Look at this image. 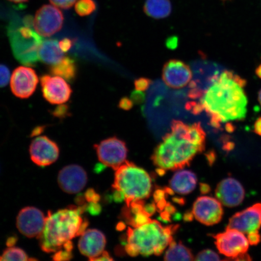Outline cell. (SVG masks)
Here are the masks:
<instances>
[{"label": "cell", "instance_id": "obj_32", "mask_svg": "<svg viewBox=\"0 0 261 261\" xmlns=\"http://www.w3.org/2000/svg\"><path fill=\"white\" fill-rule=\"evenodd\" d=\"M73 254L71 252L64 249V250H59L55 252L53 256L54 260H68L72 259Z\"/></svg>", "mask_w": 261, "mask_h": 261}, {"label": "cell", "instance_id": "obj_5", "mask_svg": "<svg viewBox=\"0 0 261 261\" xmlns=\"http://www.w3.org/2000/svg\"><path fill=\"white\" fill-rule=\"evenodd\" d=\"M34 19L27 16L21 22H12L8 29L10 44L15 58L22 64L34 66L37 63L38 50L43 39L36 32Z\"/></svg>", "mask_w": 261, "mask_h": 261}, {"label": "cell", "instance_id": "obj_4", "mask_svg": "<svg viewBox=\"0 0 261 261\" xmlns=\"http://www.w3.org/2000/svg\"><path fill=\"white\" fill-rule=\"evenodd\" d=\"M81 214L80 207L74 205L54 214L49 212L44 229L38 237L42 250L47 253L56 252L67 241L80 236L84 221Z\"/></svg>", "mask_w": 261, "mask_h": 261}, {"label": "cell", "instance_id": "obj_14", "mask_svg": "<svg viewBox=\"0 0 261 261\" xmlns=\"http://www.w3.org/2000/svg\"><path fill=\"white\" fill-rule=\"evenodd\" d=\"M29 152L32 162L39 166L44 167L57 161L60 149L53 140L46 136H40L33 140Z\"/></svg>", "mask_w": 261, "mask_h": 261}, {"label": "cell", "instance_id": "obj_47", "mask_svg": "<svg viewBox=\"0 0 261 261\" xmlns=\"http://www.w3.org/2000/svg\"><path fill=\"white\" fill-rule=\"evenodd\" d=\"M63 247L64 249L69 251V252H72L73 249V244L72 242H71V240L68 241L67 242L64 244Z\"/></svg>", "mask_w": 261, "mask_h": 261}, {"label": "cell", "instance_id": "obj_29", "mask_svg": "<svg viewBox=\"0 0 261 261\" xmlns=\"http://www.w3.org/2000/svg\"><path fill=\"white\" fill-rule=\"evenodd\" d=\"M185 109L194 115H198L204 110V107L201 102L198 103L195 101H190L186 103Z\"/></svg>", "mask_w": 261, "mask_h": 261}, {"label": "cell", "instance_id": "obj_54", "mask_svg": "<svg viewBox=\"0 0 261 261\" xmlns=\"http://www.w3.org/2000/svg\"><path fill=\"white\" fill-rule=\"evenodd\" d=\"M258 101L261 106V90L259 91V92L258 93Z\"/></svg>", "mask_w": 261, "mask_h": 261}, {"label": "cell", "instance_id": "obj_26", "mask_svg": "<svg viewBox=\"0 0 261 261\" xmlns=\"http://www.w3.org/2000/svg\"><path fill=\"white\" fill-rule=\"evenodd\" d=\"M75 11L81 16H89L96 9V5L93 0H78L75 5Z\"/></svg>", "mask_w": 261, "mask_h": 261}, {"label": "cell", "instance_id": "obj_1", "mask_svg": "<svg viewBox=\"0 0 261 261\" xmlns=\"http://www.w3.org/2000/svg\"><path fill=\"white\" fill-rule=\"evenodd\" d=\"M211 83L200 102L211 117L212 126L220 128L221 123L241 121L246 118L248 99L244 87L247 81L226 70L215 74Z\"/></svg>", "mask_w": 261, "mask_h": 261}, {"label": "cell", "instance_id": "obj_22", "mask_svg": "<svg viewBox=\"0 0 261 261\" xmlns=\"http://www.w3.org/2000/svg\"><path fill=\"white\" fill-rule=\"evenodd\" d=\"M50 71L55 76L63 77L69 82H73L77 76V64L74 59L65 57L60 63L52 65Z\"/></svg>", "mask_w": 261, "mask_h": 261}, {"label": "cell", "instance_id": "obj_34", "mask_svg": "<svg viewBox=\"0 0 261 261\" xmlns=\"http://www.w3.org/2000/svg\"><path fill=\"white\" fill-rule=\"evenodd\" d=\"M84 197L88 203H98L100 199V195L97 194L93 189H88L84 194Z\"/></svg>", "mask_w": 261, "mask_h": 261}, {"label": "cell", "instance_id": "obj_9", "mask_svg": "<svg viewBox=\"0 0 261 261\" xmlns=\"http://www.w3.org/2000/svg\"><path fill=\"white\" fill-rule=\"evenodd\" d=\"M64 24V15L56 6H42L36 12L34 27L42 37H51L61 31Z\"/></svg>", "mask_w": 261, "mask_h": 261}, {"label": "cell", "instance_id": "obj_30", "mask_svg": "<svg viewBox=\"0 0 261 261\" xmlns=\"http://www.w3.org/2000/svg\"><path fill=\"white\" fill-rule=\"evenodd\" d=\"M52 5L63 9H69L76 3L77 0H49Z\"/></svg>", "mask_w": 261, "mask_h": 261}, {"label": "cell", "instance_id": "obj_2", "mask_svg": "<svg viewBox=\"0 0 261 261\" xmlns=\"http://www.w3.org/2000/svg\"><path fill=\"white\" fill-rule=\"evenodd\" d=\"M205 137L200 122L189 125L180 120H173L171 132L156 147L152 161L164 172L184 169L204 151Z\"/></svg>", "mask_w": 261, "mask_h": 261}, {"label": "cell", "instance_id": "obj_6", "mask_svg": "<svg viewBox=\"0 0 261 261\" xmlns=\"http://www.w3.org/2000/svg\"><path fill=\"white\" fill-rule=\"evenodd\" d=\"M114 190L122 192L126 205L133 201L148 198L152 191V181L148 173L132 162L126 161L117 169L112 186Z\"/></svg>", "mask_w": 261, "mask_h": 261}, {"label": "cell", "instance_id": "obj_18", "mask_svg": "<svg viewBox=\"0 0 261 261\" xmlns=\"http://www.w3.org/2000/svg\"><path fill=\"white\" fill-rule=\"evenodd\" d=\"M215 195L217 200L225 206L234 207L242 203L245 190L243 185L236 179L227 178L218 184Z\"/></svg>", "mask_w": 261, "mask_h": 261}, {"label": "cell", "instance_id": "obj_35", "mask_svg": "<svg viewBox=\"0 0 261 261\" xmlns=\"http://www.w3.org/2000/svg\"><path fill=\"white\" fill-rule=\"evenodd\" d=\"M247 240L249 243L252 246H256L261 241V236L259 233V231H253L247 234Z\"/></svg>", "mask_w": 261, "mask_h": 261}, {"label": "cell", "instance_id": "obj_20", "mask_svg": "<svg viewBox=\"0 0 261 261\" xmlns=\"http://www.w3.org/2000/svg\"><path fill=\"white\" fill-rule=\"evenodd\" d=\"M197 184V176L190 171L181 170L173 176L169 185L176 193L187 195L193 191Z\"/></svg>", "mask_w": 261, "mask_h": 261}, {"label": "cell", "instance_id": "obj_27", "mask_svg": "<svg viewBox=\"0 0 261 261\" xmlns=\"http://www.w3.org/2000/svg\"><path fill=\"white\" fill-rule=\"evenodd\" d=\"M195 260H221L220 256L214 251L206 249L202 250L201 252L198 253L196 256Z\"/></svg>", "mask_w": 261, "mask_h": 261}, {"label": "cell", "instance_id": "obj_49", "mask_svg": "<svg viewBox=\"0 0 261 261\" xmlns=\"http://www.w3.org/2000/svg\"><path fill=\"white\" fill-rule=\"evenodd\" d=\"M43 127H37L35 128L32 134V136H38L40 135V134L43 132Z\"/></svg>", "mask_w": 261, "mask_h": 261}, {"label": "cell", "instance_id": "obj_28", "mask_svg": "<svg viewBox=\"0 0 261 261\" xmlns=\"http://www.w3.org/2000/svg\"><path fill=\"white\" fill-rule=\"evenodd\" d=\"M11 73L7 66L0 64V88L4 87L9 83Z\"/></svg>", "mask_w": 261, "mask_h": 261}, {"label": "cell", "instance_id": "obj_37", "mask_svg": "<svg viewBox=\"0 0 261 261\" xmlns=\"http://www.w3.org/2000/svg\"><path fill=\"white\" fill-rule=\"evenodd\" d=\"M134 103L132 99L127 97H124L120 99L119 107L120 109L129 111L133 109Z\"/></svg>", "mask_w": 261, "mask_h": 261}, {"label": "cell", "instance_id": "obj_38", "mask_svg": "<svg viewBox=\"0 0 261 261\" xmlns=\"http://www.w3.org/2000/svg\"><path fill=\"white\" fill-rule=\"evenodd\" d=\"M204 91L199 89L198 87L192 88L188 93V97L192 99H198L203 96Z\"/></svg>", "mask_w": 261, "mask_h": 261}, {"label": "cell", "instance_id": "obj_11", "mask_svg": "<svg viewBox=\"0 0 261 261\" xmlns=\"http://www.w3.org/2000/svg\"><path fill=\"white\" fill-rule=\"evenodd\" d=\"M46 217L42 212L34 207H26L20 211L16 218V227L23 236L38 237L45 226Z\"/></svg>", "mask_w": 261, "mask_h": 261}, {"label": "cell", "instance_id": "obj_13", "mask_svg": "<svg viewBox=\"0 0 261 261\" xmlns=\"http://www.w3.org/2000/svg\"><path fill=\"white\" fill-rule=\"evenodd\" d=\"M38 83V75L34 69L24 66L18 67L12 75L11 90L16 97L27 99L34 94Z\"/></svg>", "mask_w": 261, "mask_h": 261}, {"label": "cell", "instance_id": "obj_10", "mask_svg": "<svg viewBox=\"0 0 261 261\" xmlns=\"http://www.w3.org/2000/svg\"><path fill=\"white\" fill-rule=\"evenodd\" d=\"M192 214L196 220L206 226L219 223L224 211L220 201L213 197L203 196L195 201Z\"/></svg>", "mask_w": 261, "mask_h": 261}, {"label": "cell", "instance_id": "obj_3", "mask_svg": "<svg viewBox=\"0 0 261 261\" xmlns=\"http://www.w3.org/2000/svg\"><path fill=\"white\" fill-rule=\"evenodd\" d=\"M178 227V225L163 227L156 220L139 227H129L126 233V252L133 257L139 254L143 256L152 254L161 255L174 240L173 234Z\"/></svg>", "mask_w": 261, "mask_h": 261}, {"label": "cell", "instance_id": "obj_19", "mask_svg": "<svg viewBox=\"0 0 261 261\" xmlns=\"http://www.w3.org/2000/svg\"><path fill=\"white\" fill-rule=\"evenodd\" d=\"M104 234L99 230L88 229L82 234L78 247L80 252L90 260H94L102 254L106 246Z\"/></svg>", "mask_w": 261, "mask_h": 261}, {"label": "cell", "instance_id": "obj_8", "mask_svg": "<svg viewBox=\"0 0 261 261\" xmlns=\"http://www.w3.org/2000/svg\"><path fill=\"white\" fill-rule=\"evenodd\" d=\"M99 161L103 165L116 171L126 161L127 149L125 143L116 138L103 140L94 145Z\"/></svg>", "mask_w": 261, "mask_h": 261}, {"label": "cell", "instance_id": "obj_23", "mask_svg": "<svg viewBox=\"0 0 261 261\" xmlns=\"http://www.w3.org/2000/svg\"><path fill=\"white\" fill-rule=\"evenodd\" d=\"M143 9L150 17L162 19L171 14L172 6L169 0H146Z\"/></svg>", "mask_w": 261, "mask_h": 261}, {"label": "cell", "instance_id": "obj_48", "mask_svg": "<svg viewBox=\"0 0 261 261\" xmlns=\"http://www.w3.org/2000/svg\"><path fill=\"white\" fill-rule=\"evenodd\" d=\"M200 191L202 194H207L211 191L210 186L206 184H201Z\"/></svg>", "mask_w": 261, "mask_h": 261}, {"label": "cell", "instance_id": "obj_42", "mask_svg": "<svg viewBox=\"0 0 261 261\" xmlns=\"http://www.w3.org/2000/svg\"><path fill=\"white\" fill-rule=\"evenodd\" d=\"M253 132L256 134L257 135L261 136V117L257 119L255 122L254 123Z\"/></svg>", "mask_w": 261, "mask_h": 261}, {"label": "cell", "instance_id": "obj_44", "mask_svg": "<svg viewBox=\"0 0 261 261\" xmlns=\"http://www.w3.org/2000/svg\"><path fill=\"white\" fill-rule=\"evenodd\" d=\"M113 259L110 256L109 252L104 251L100 256L97 257L94 260H113Z\"/></svg>", "mask_w": 261, "mask_h": 261}, {"label": "cell", "instance_id": "obj_53", "mask_svg": "<svg viewBox=\"0 0 261 261\" xmlns=\"http://www.w3.org/2000/svg\"><path fill=\"white\" fill-rule=\"evenodd\" d=\"M9 1L15 3H21L27 2L29 1V0H9Z\"/></svg>", "mask_w": 261, "mask_h": 261}, {"label": "cell", "instance_id": "obj_15", "mask_svg": "<svg viewBox=\"0 0 261 261\" xmlns=\"http://www.w3.org/2000/svg\"><path fill=\"white\" fill-rule=\"evenodd\" d=\"M192 78L190 67L180 60H169L163 66L162 79L166 86L172 89H179L187 86Z\"/></svg>", "mask_w": 261, "mask_h": 261}, {"label": "cell", "instance_id": "obj_45", "mask_svg": "<svg viewBox=\"0 0 261 261\" xmlns=\"http://www.w3.org/2000/svg\"><path fill=\"white\" fill-rule=\"evenodd\" d=\"M86 198H85L84 195L79 194L77 196L76 199H75V201H76V204L78 205H83L86 204Z\"/></svg>", "mask_w": 261, "mask_h": 261}, {"label": "cell", "instance_id": "obj_50", "mask_svg": "<svg viewBox=\"0 0 261 261\" xmlns=\"http://www.w3.org/2000/svg\"><path fill=\"white\" fill-rule=\"evenodd\" d=\"M194 218V215L192 214V212H188V213L185 214L184 219L185 221H191L192 219H193Z\"/></svg>", "mask_w": 261, "mask_h": 261}, {"label": "cell", "instance_id": "obj_21", "mask_svg": "<svg viewBox=\"0 0 261 261\" xmlns=\"http://www.w3.org/2000/svg\"><path fill=\"white\" fill-rule=\"evenodd\" d=\"M64 54L58 41L49 39L42 42L38 50V59L44 64L52 65L60 63L64 58Z\"/></svg>", "mask_w": 261, "mask_h": 261}, {"label": "cell", "instance_id": "obj_17", "mask_svg": "<svg viewBox=\"0 0 261 261\" xmlns=\"http://www.w3.org/2000/svg\"><path fill=\"white\" fill-rule=\"evenodd\" d=\"M58 182L62 190L66 193H79L87 184V172L79 165L66 166L59 172Z\"/></svg>", "mask_w": 261, "mask_h": 261}, {"label": "cell", "instance_id": "obj_31", "mask_svg": "<svg viewBox=\"0 0 261 261\" xmlns=\"http://www.w3.org/2000/svg\"><path fill=\"white\" fill-rule=\"evenodd\" d=\"M151 81L146 77H140L135 82V89L137 90L144 91L148 89Z\"/></svg>", "mask_w": 261, "mask_h": 261}, {"label": "cell", "instance_id": "obj_7", "mask_svg": "<svg viewBox=\"0 0 261 261\" xmlns=\"http://www.w3.org/2000/svg\"><path fill=\"white\" fill-rule=\"evenodd\" d=\"M214 238L219 252L231 259L236 260L249 250L250 244L247 238L244 233L234 228H226V231Z\"/></svg>", "mask_w": 261, "mask_h": 261}, {"label": "cell", "instance_id": "obj_12", "mask_svg": "<svg viewBox=\"0 0 261 261\" xmlns=\"http://www.w3.org/2000/svg\"><path fill=\"white\" fill-rule=\"evenodd\" d=\"M42 94L51 104H62L69 100L72 90L70 85L60 76L45 74L41 77Z\"/></svg>", "mask_w": 261, "mask_h": 261}, {"label": "cell", "instance_id": "obj_51", "mask_svg": "<svg viewBox=\"0 0 261 261\" xmlns=\"http://www.w3.org/2000/svg\"><path fill=\"white\" fill-rule=\"evenodd\" d=\"M255 73L256 76L261 79V63L256 68Z\"/></svg>", "mask_w": 261, "mask_h": 261}, {"label": "cell", "instance_id": "obj_52", "mask_svg": "<svg viewBox=\"0 0 261 261\" xmlns=\"http://www.w3.org/2000/svg\"><path fill=\"white\" fill-rule=\"evenodd\" d=\"M174 200L175 202H176V203H178V204H184V200L182 198H174V200Z\"/></svg>", "mask_w": 261, "mask_h": 261}, {"label": "cell", "instance_id": "obj_16", "mask_svg": "<svg viewBox=\"0 0 261 261\" xmlns=\"http://www.w3.org/2000/svg\"><path fill=\"white\" fill-rule=\"evenodd\" d=\"M261 227V203H256L233 215L227 228H234L244 234L259 231Z\"/></svg>", "mask_w": 261, "mask_h": 261}, {"label": "cell", "instance_id": "obj_43", "mask_svg": "<svg viewBox=\"0 0 261 261\" xmlns=\"http://www.w3.org/2000/svg\"><path fill=\"white\" fill-rule=\"evenodd\" d=\"M178 40L177 38L175 37L169 38L166 42V45L169 48L174 49L177 46Z\"/></svg>", "mask_w": 261, "mask_h": 261}, {"label": "cell", "instance_id": "obj_40", "mask_svg": "<svg viewBox=\"0 0 261 261\" xmlns=\"http://www.w3.org/2000/svg\"><path fill=\"white\" fill-rule=\"evenodd\" d=\"M166 194L167 193H166L165 189L164 190H163V189H158V190H156L154 194L155 203H158V202L163 200V199H165Z\"/></svg>", "mask_w": 261, "mask_h": 261}, {"label": "cell", "instance_id": "obj_36", "mask_svg": "<svg viewBox=\"0 0 261 261\" xmlns=\"http://www.w3.org/2000/svg\"><path fill=\"white\" fill-rule=\"evenodd\" d=\"M89 213L93 215H99L101 211H102V207L98 203H94V202H91L87 204V211Z\"/></svg>", "mask_w": 261, "mask_h": 261}, {"label": "cell", "instance_id": "obj_24", "mask_svg": "<svg viewBox=\"0 0 261 261\" xmlns=\"http://www.w3.org/2000/svg\"><path fill=\"white\" fill-rule=\"evenodd\" d=\"M165 260H193L194 257L192 251L181 242L176 243L173 240L165 253Z\"/></svg>", "mask_w": 261, "mask_h": 261}, {"label": "cell", "instance_id": "obj_25", "mask_svg": "<svg viewBox=\"0 0 261 261\" xmlns=\"http://www.w3.org/2000/svg\"><path fill=\"white\" fill-rule=\"evenodd\" d=\"M0 260H29L28 254L23 250L15 247H9L3 252Z\"/></svg>", "mask_w": 261, "mask_h": 261}, {"label": "cell", "instance_id": "obj_33", "mask_svg": "<svg viewBox=\"0 0 261 261\" xmlns=\"http://www.w3.org/2000/svg\"><path fill=\"white\" fill-rule=\"evenodd\" d=\"M130 99L132 100L134 103L137 105H140L145 102L146 96L145 93L142 91L135 90L130 94Z\"/></svg>", "mask_w": 261, "mask_h": 261}, {"label": "cell", "instance_id": "obj_46", "mask_svg": "<svg viewBox=\"0 0 261 261\" xmlns=\"http://www.w3.org/2000/svg\"><path fill=\"white\" fill-rule=\"evenodd\" d=\"M16 241H17V237H9L7 240V243H6V244H7L8 247H13L14 246Z\"/></svg>", "mask_w": 261, "mask_h": 261}, {"label": "cell", "instance_id": "obj_39", "mask_svg": "<svg viewBox=\"0 0 261 261\" xmlns=\"http://www.w3.org/2000/svg\"><path fill=\"white\" fill-rule=\"evenodd\" d=\"M73 43V40H71L70 39L68 38L64 39V40L59 42L61 50H63L64 53L70 50L71 47H72Z\"/></svg>", "mask_w": 261, "mask_h": 261}, {"label": "cell", "instance_id": "obj_41", "mask_svg": "<svg viewBox=\"0 0 261 261\" xmlns=\"http://www.w3.org/2000/svg\"><path fill=\"white\" fill-rule=\"evenodd\" d=\"M144 210L148 214L150 217H151L153 214L155 213L156 206L155 203L148 204L144 205Z\"/></svg>", "mask_w": 261, "mask_h": 261}]
</instances>
